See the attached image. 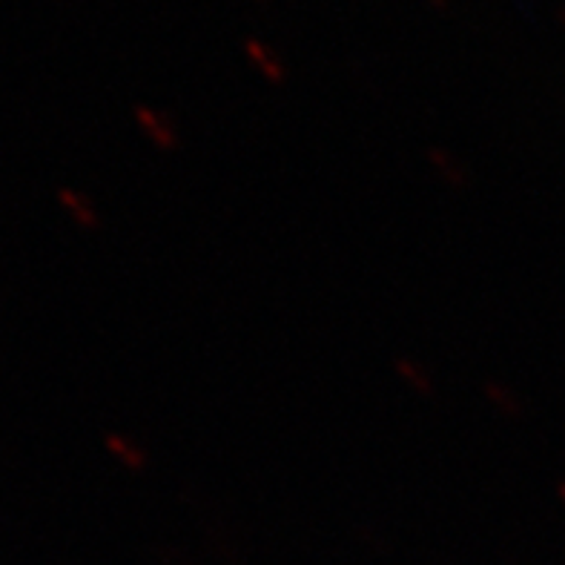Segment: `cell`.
<instances>
[{
  "label": "cell",
  "instance_id": "cell-1",
  "mask_svg": "<svg viewBox=\"0 0 565 565\" xmlns=\"http://www.w3.org/2000/svg\"><path fill=\"white\" fill-rule=\"evenodd\" d=\"M136 121L138 127H141V132L147 138H150V143L156 147L158 152H175L179 150V129H175V124L170 121V118H164L161 113H156V109L150 107H141L136 113Z\"/></svg>",
  "mask_w": 565,
  "mask_h": 565
},
{
  "label": "cell",
  "instance_id": "cell-2",
  "mask_svg": "<svg viewBox=\"0 0 565 565\" xmlns=\"http://www.w3.org/2000/svg\"><path fill=\"white\" fill-rule=\"evenodd\" d=\"M425 161H428V167L434 170V175H437L439 181H445L448 186H454V190H462V186L471 184V172H468V167L462 164L451 150L430 147V150L425 152Z\"/></svg>",
  "mask_w": 565,
  "mask_h": 565
},
{
  "label": "cell",
  "instance_id": "cell-3",
  "mask_svg": "<svg viewBox=\"0 0 565 565\" xmlns=\"http://www.w3.org/2000/svg\"><path fill=\"white\" fill-rule=\"evenodd\" d=\"M394 373H396V380L408 387V391H414L416 396H434V391H437V382H434L430 371L423 365V362H416V359L396 356Z\"/></svg>",
  "mask_w": 565,
  "mask_h": 565
},
{
  "label": "cell",
  "instance_id": "cell-4",
  "mask_svg": "<svg viewBox=\"0 0 565 565\" xmlns=\"http://www.w3.org/2000/svg\"><path fill=\"white\" fill-rule=\"evenodd\" d=\"M104 445H107V451L113 454V457L118 459L127 471H143V468L150 466V454H147V448H141L132 437L109 434V437L104 439Z\"/></svg>",
  "mask_w": 565,
  "mask_h": 565
},
{
  "label": "cell",
  "instance_id": "cell-5",
  "mask_svg": "<svg viewBox=\"0 0 565 565\" xmlns=\"http://www.w3.org/2000/svg\"><path fill=\"white\" fill-rule=\"evenodd\" d=\"M482 394H486V402L497 411V414L509 416V419L523 416V402H520V396H516L509 385H502V382L497 380H488L486 385H482Z\"/></svg>",
  "mask_w": 565,
  "mask_h": 565
},
{
  "label": "cell",
  "instance_id": "cell-6",
  "mask_svg": "<svg viewBox=\"0 0 565 565\" xmlns=\"http://www.w3.org/2000/svg\"><path fill=\"white\" fill-rule=\"evenodd\" d=\"M64 201H66V207L75 213V218H78L81 224H86V227H95V224H98V213H95V207L84 199V195L64 193Z\"/></svg>",
  "mask_w": 565,
  "mask_h": 565
},
{
  "label": "cell",
  "instance_id": "cell-7",
  "mask_svg": "<svg viewBox=\"0 0 565 565\" xmlns=\"http://www.w3.org/2000/svg\"><path fill=\"white\" fill-rule=\"evenodd\" d=\"M557 494H559V500H563V502H565V482H563V486H559V488H557Z\"/></svg>",
  "mask_w": 565,
  "mask_h": 565
}]
</instances>
